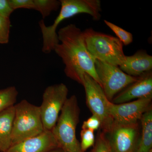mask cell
I'll return each mask as SVG.
<instances>
[{"mask_svg": "<svg viewBox=\"0 0 152 152\" xmlns=\"http://www.w3.org/2000/svg\"><path fill=\"white\" fill-rule=\"evenodd\" d=\"M142 132L135 152H150L152 148V110L149 109L140 120Z\"/></svg>", "mask_w": 152, "mask_h": 152, "instance_id": "obj_14", "label": "cell"}, {"mask_svg": "<svg viewBox=\"0 0 152 152\" xmlns=\"http://www.w3.org/2000/svg\"><path fill=\"white\" fill-rule=\"evenodd\" d=\"M93 152V150H92V151H90V152Z\"/></svg>", "mask_w": 152, "mask_h": 152, "instance_id": "obj_26", "label": "cell"}, {"mask_svg": "<svg viewBox=\"0 0 152 152\" xmlns=\"http://www.w3.org/2000/svg\"><path fill=\"white\" fill-rule=\"evenodd\" d=\"M152 98H143L120 104L110 102L109 112L114 121L120 124H137L143 114L151 108Z\"/></svg>", "mask_w": 152, "mask_h": 152, "instance_id": "obj_9", "label": "cell"}, {"mask_svg": "<svg viewBox=\"0 0 152 152\" xmlns=\"http://www.w3.org/2000/svg\"><path fill=\"white\" fill-rule=\"evenodd\" d=\"M93 152H113L107 134L103 131L98 133Z\"/></svg>", "mask_w": 152, "mask_h": 152, "instance_id": "obj_18", "label": "cell"}, {"mask_svg": "<svg viewBox=\"0 0 152 152\" xmlns=\"http://www.w3.org/2000/svg\"><path fill=\"white\" fill-rule=\"evenodd\" d=\"M35 10L39 11L43 18L50 15L53 11L58 10L61 7L60 1L57 0H34Z\"/></svg>", "mask_w": 152, "mask_h": 152, "instance_id": "obj_16", "label": "cell"}, {"mask_svg": "<svg viewBox=\"0 0 152 152\" xmlns=\"http://www.w3.org/2000/svg\"><path fill=\"white\" fill-rule=\"evenodd\" d=\"M14 10L11 7L9 0H0V16L10 18Z\"/></svg>", "mask_w": 152, "mask_h": 152, "instance_id": "obj_23", "label": "cell"}, {"mask_svg": "<svg viewBox=\"0 0 152 152\" xmlns=\"http://www.w3.org/2000/svg\"><path fill=\"white\" fill-rule=\"evenodd\" d=\"M48 152H64L61 148H58Z\"/></svg>", "mask_w": 152, "mask_h": 152, "instance_id": "obj_24", "label": "cell"}, {"mask_svg": "<svg viewBox=\"0 0 152 152\" xmlns=\"http://www.w3.org/2000/svg\"><path fill=\"white\" fill-rule=\"evenodd\" d=\"M119 67L128 75L138 77L152 71V56L145 50H140L132 56H126L124 62Z\"/></svg>", "mask_w": 152, "mask_h": 152, "instance_id": "obj_12", "label": "cell"}, {"mask_svg": "<svg viewBox=\"0 0 152 152\" xmlns=\"http://www.w3.org/2000/svg\"><path fill=\"white\" fill-rule=\"evenodd\" d=\"M60 148L51 131H44L35 137L10 147L6 152H48Z\"/></svg>", "mask_w": 152, "mask_h": 152, "instance_id": "obj_11", "label": "cell"}, {"mask_svg": "<svg viewBox=\"0 0 152 152\" xmlns=\"http://www.w3.org/2000/svg\"><path fill=\"white\" fill-rule=\"evenodd\" d=\"M10 27V18L0 16V44L8 43Z\"/></svg>", "mask_w": 152, "mask_h": 152, "instance_id": "obj_20", "label": "cell"}, {"mask_svg": "<svg viewBox=\"0 0 152 152\" xmlns=\"http://www.w3.org/2000/svg\"><path fill=\"white\" fill-rule=\"evenodd\" d=\"M95 69L101 86L109 101L122 90L137 81L138 77L125 73L119 67L95 60Z\"/></svg>", "mask_w": 152, "mask_h": 152, "instance_id": "obj_7", "label": "cell"}, {"mask_svg": "<svg viewBox=\"0 0 152 152\" xmlns=\"http://www.w3.org/2000/svg\"><path fill=\"white\" fill-rule=\"evenodd\" d=\"M12 146L44 131L39 107L23 100L15 104Z\"/></svg>", "mask_w": 152, "mask_h": 152, "instance_id": "obj_4", "label": "cell"}, {"mask_svg": "<svg viewBox=\"0 0 152 152\" xmlns=\"http://www.w3.org/2000/svg\"><path fill=\"white\" fill-rule=\"evenodd\" d=\"M68 88L63 83L47 87L39 106L44 131H51L56 124L60 112L67 99Z\"/></svg>", "mask_w": 152, "mask_h": 152, "instance_id": "obj_6", "label": "cell"}, {"mask_svg": "<svg viewBox=\"0 0 152 152\" xmlns=\"http://www.w3.org/2000/svg\"><path fill=\"white\" fill-rule=\"evenodd\" d=\"M82 85L85 88L87 105L93 115L100 120L101 128L107 134L113 122L109 112L110 101L108 99L100 85L88 74H85Z\"/></svg>", "mask_w": 152, "mask_h": 152, "instance_id": "obj_5", "label": "cell"}, {"mask_svg": "<svg viewBox=\"0 0 152 152\" xmlns=\"http://www.w3.org/2000/svg\"><path fill=\"white\" fill-rule=\"evenodd\" d=\"M18 92L15 86L0 90V113L15 105Z\"/></svg>", "mask_w": 152, "mask_h": 152, "instance_id": "obj_15", "label": "cell"}, {"mask_svg": "<svg viewBox=\"0 0 152 152\" xmlns=\"http://www.w3.org/2000/svg\"><path fill=\"white\" fill-rule=\"evenodd\" d=\"M80 147L82 152H85L88 149L94 145L95 138L94 131L88 129H82L80 133Z\"/></svg>", "mask_w": 152, "mask_h": 152, "instance_id": "obj_19", "label": "cell"}, {"mask_svg": "<svg viewBox=\"0 0 152 152\" xmlns=\"http://www.w3.org/2000/svg\"><path fill=\"white\" fill-rule=\"evenodd\" d=\"M104 22L105 24L118 37L117 38L122 43L123 45L127 46L132 42L133 35L131 33L107 20H104Z\"/></svg>", "mask_w": 152, "mask_h": 152, "instance_id": "obj_17", "label": "cell"}, {"mask_svg": "<svg viewBox=\"0 0 152 152\" xmlns=\"http://www.w3.org/2000/svg\"><path fill=\"white\" fill-rule=\"evenodd\" d=\"M100 120L98 117L93 115L88 120L85 121L82 125V129H88L94 131L101 128Z\"/></svg>", "mask_w": 152, "mask_h": 152, "instance_id": "obj_22", "label": "cell"}, {"mask_svg": "<svg viewBox=\"0 0 152 152\" xmlns=\"http://www.w3.org/2000/svg\"><path fill=\"white\" fill-rule=\"evenodd\" d=\"M57 34L59 43L54 51L62 60L66 76L82 85L87 74L101 86L95 69V59L85 46L80 29L70 24L60 29Z\"/></svg>", "mask_w": 152, "mask_h": 152, "instance_id": "obj_1", "label": "cell"}, {"mask_svg": "<svg viewBox=\"0 0 152 152\" xmlns=\"http://www.w3.org/2000/svg\"><path fill=\"white\" fill-rule=\"evenodd\" d=\"M15 106L0 113V152H6L12 146Z\"/></svg>", "mask_w": 152, "mask_h": 152, "instance_id": "obj_13", "label": "cell"}, {"mask_svg": "<svg viewBox=\"0 0 152 152\" xmlns=\"http://www.w3.org/2000/svg\"><path fill=\"white\" fill-rule=\"evenodd\" d=\"M150 152H152V150H151V151H150Z\"/></svg>", "mask_w": 152, "mask_h": 152, "instance_id": "obj_25", "label": "cell"}, {"mask_svg": "<svg viewBox=\"0 0 152 152\" xmlns=\"http://www.w3.org/2000/svg\"><path fill=\"white\" fill-rule=\"evenodd\" d=\"M86 48L95 60L118 66L124 62L123 44L118 38L88 28L83 31Z\"/></svg>", "mask_w": 152, "mask_h": 152, "instance_id": "obj_3", "label": "cell"}, {"mask_svg": "<svg viewBox=\"0 0 152 152\" xmlns=\"http://www.w3.org/2000/svg\"><path fill=\"white\" fill-rule=\"evenodd\" d=\"M137 124H126L114 121L107 137L113 152H135L139 135Z\"/></svg>", "mask_w": 152, "mask_h": 152, "instance_id": "obj_8", "label": "cell"}, {"mask_svg": "<svg viewBox=\"0 0 152 152\" xmlns=\"http://www.w3.org/2000/svg\"><path fill=\"white\" fill-rule=\"evenodd\" d=\"M9 2L14 11L22 8L35 10L34 0H9Z\"/></svg>", "mask_w": 152, "mask_h": 152, "instance_id": "obj_21", "label": "cell"}, {"mask_svg": "<svg viewBox=\"0 0 152 152\" xmlns=\"http://www.w3.org/2000/svg\"><path fill=\"white\" fill-rule=\"evenodd\" d=\"M80 115L77 99L73 95L68 98L51 131L60 148L64 152H82L76 133Z\"/></svg>", "mask_w": 152, "mask_h": 152, "instance_id": "obj_2", "label": "cell"}, {"mask_svg": "<svg viewBox=\"0 0 152 152\" xmlns=\"http://www.w3.org/2000/svg\"><path fill=\"white\" fill-rule=\"evenodd\" d=\"M147 98H152V71L138 77L137 81L125 88L111 102L115 104H120L135 99Z\"/></svg>", "mask_w": 152, "mask_h": 152, "instance_id": "obj_10", "label": "cell"}]
</instances>
